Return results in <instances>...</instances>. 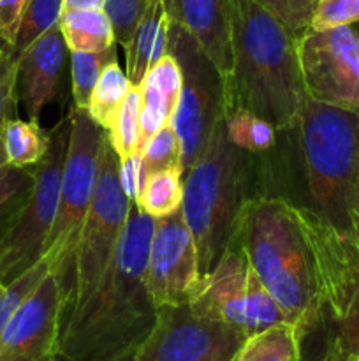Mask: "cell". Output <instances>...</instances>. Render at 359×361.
I'll list each match as a JSON object with an SVG mask.
<instances>
[{"mask_svg":"<svg viewBox=\"0 0 359 361\" xmlns=\"http://www.w3.org/2000/svg\"><path fill=\"white\" fill-rule=\"evenodd\" d=\"M338 235L315 210L282 197H252L239 208L232 240L245 250L287 323L305 338L322 321Z\"/></svg>","mask_w":359,"mask_h":361,"instance_id":"cell-1","label":"cell"},{"mask_svg":"<svg viewBox=\"0 0 359 361\" xmlns=\"http://www.w3.org/2000/svg\"><path fill=\"white\" fill-rule=\"evenodd\" d=\"M157 219L130 207L104 277L81 305L60 319L55 361H111L136 351L157 323L146 263Z\"/></svg>","mask_w":359,"mask_h":361,"instance_id":"cell-2","label":"cell"},{"mask_svg":"<svg viewBox=\"0 0 359 361\" xmlns=\"http://www.w3.org/2000/svg\"><path fill=\"white\" fill-rule=\"evenodd\" d=\"M306 95L296 35L259 0H232V71L224 113L246 109L277 130L298 126Z\"/></svg>","mask_w":359,"mask_h":361,"instance_id":"cell-3","label":"cell"},{"mask_svg":"<svg viewBox=\"0 0 359 361\" xmlns=\"http://www.w3.org/2000/svg\"><path fill=\"white\" fill-rule=\"evenodd\" d=\"M298 127L312 210L334 231L352 236L359 208V111L308 97Z\"/></svg>","mask_w":359,"mask_h":361,"instance_id":"cell-4","label":"cell"},{"mask_svg":"<svg viewBox=\"0 0 359 361\" xmlns=\"http://www.w3.org/2000/svg\"><path fill=\"white\" fill-rule=\"evenodd\" d=\"M243 150L229 141L225 116L185 173L182 212L194 236L201 277H206L231 245L243 200Z\"/></svg>","mask_w":359,"mask_h":361,"instance_id":"cell-5","label":"cell"},{"mask_svg":"<svg viewBox=\"0 0 359 361\" xmlns=\"http://www.w3.org/2000/svg\"><path fill=\"white\" fill-rule=\"evenodd\" d=\"M118 166L120 159L106 133L101 147L94 197L81 228L69 275L60 286V319L92 295L104 277L120 245L132 201L120 185Z\"/></svg>","mask_w":359,"mask_h":361,"instance_id":"cell-6","label":"cell"},{"mask_svg":"<svg viewBox=\"0 0 359 361\" xmlns=\"http://www.w3.org/2000/svg\"><path fill=\"white\" fill-rule=\"evenodd\" d=\"M69 120L70 136L62 173L58 212L44 249V257L49 261L51 274L58 277L60 286L69 275L81 228L94 197L101 147L106 134V130L90 118L87 109L73 106V109H69Z\"/></svg>","mask_w":359,"mask_h":361,"instance_id":"cell-7","label":"cell"},{"mask_svg":"<svg viewBox=\"0 0 359 361\" xmlns=\"http://www.w3.org/2000/svg\"><path fill=\"white\" fill-rule=\"evenodd\" d=\"M69 115L49 130L44 159L34 166V187L9 235L0 243V284L9 286L44 256L46 242L56 219L62 173L69 148Z\"/></svg>","mask_w":359,"mask_h":361,"instance_id":"cell-8","label":"cell"},{"mask_svg":"<svg viewBox=\"0 0 359 361\" xmlns=\"http://www.w3.org/2000/svg\"><path fill=\"white\" fill-rule=\"evenodd\" d=\"M189 305L197 316L229 324L246 337L287 323L285 314L259 281L236 240L225 249L213 270L203 277L199 293Z\"/></svg>","mask_w":359,"mask_h":361,"instance_id":"cell-9","label":"cell"},{"mask_svg":"<svg viewBox=\"0 0 359 361\" xmlns=\"http://www.w3.org/2000/svg\"><path fill=\"white\" fill-rule=\"evenodd\" d=\"M168 53L182 69V92L171 118L182 150L183 173L201 157L213 127L224 116V80L199 42L180 25L169 21Z\"/></svg>","mask_w":359,"mask_h":361,"instance_id":"cell-10","label":"cell"},{"mask_svg":"<svg viewBox=\"0 0 359 361\" xmlns=\"http://www.w3.org/2000/svg\"><path fill=\"white\" fill-rule=\"evenodd\" d=\"M306 95L322 104L359 111V34L352 25L306 27L296 35Z\"/></svg>","mask_w":359,"mask_h":361,"instance_id":"cell-11","label":"cell"},{"mask_svg":"<svg viewBox=\"0 0 359 361\" xmlns=\"http://www.w3.org/2000/svg\"><path fill=\"white\" fill-rule=\"evenodd\" d=\"M246 338L229 324L197 316L189 303L162 307L136 361H234Z\"/></svg>","mask_w":359,"mask_h":361,"instance_id":"cell-12","label":"cell"},{"mask_svg":"<svg viewBox=\"0 0 359 361\" xmlns=\"http://www.w3.org/2000/svg\"><path fill=\"white\" fill-rule=\"evenodd\" d=\"M203 277L194 236L182 207L155 221L146 263V286L155 307L190 303L199 293Z\"/></svg>","mask_w":359,"mask_h":361,"instance_id":"cell-13","label":"cell"},{"mask_svg":"<svg viewBox=\"0 0 359 361\" xmlns=\"http://www.w3.org/2000/svg\"><path fill=\"white\" fill-rule=\"evenodd\" d=\"M60 296L58 277L49 271L0 335V361H55Z\"/></svg>","mask_w":359,"mask_h":361,"instance_id":"cell-14","label":"cell"},{"mask_svg":"<svg viewBox=\"0 0 359 361\" xmlns=\"http://www.w3.org/2000/svg\"><path fill=\"white\" fill-rule=\"evenodd\" d=\"M319 328H326L317 361H359V250L348 238L338 250Z\"/></svg>","mask_w":359,"mask_h":361,"instance_id":"cell-15","label":"cell"},{"mask_svg":"<svg viewBox=\"0 0 359 361\" xmlns=\"http://www.w3.org/2000/svg\"><path fill=\"white\" fill-rule=\"evenodd\" d=\"M67 49L58 23L18 56V99L32 122L58 97Z\"/></svg>","mask_w":359,"mask_h":361,"instance_id":"cell-16","label":"cell"},{"mask_svg":"<svg viewBox=\"0 0 359 361\" xmlns=\"http://www.w3.org/2000/svg\"><path fill=\"white\" fill-rule=\"evenodd\" d=\"M171 23L185 28L222 80L232 71V0H162Z\"/></svg>","mask_w":359,"mask_h":361,"instance_id":"cell-17","label":"cell"},{"mask_svg":"<svg viewBox=\"0 0 359 361\" xmlns=\"http://www.w3.org/2000/svg\"><path fill=\"white\" fill-rule=\"evenodd\" d=\"M182 69L172 55H165L150 67L139 85L143 97L141 111V130H143V148L146 141L171 122L176 111L182 92Z\"/></svg>","mask_w":359,"mask_h":361,"instance_id":"cell-18","label":"cell"},{"mask_svg":"<svg viewBox=\"0 0 359 361\" xmlns=\"http://www.w3.org/2000/svg\"><path fill=\"white\" fill-rule=\"evenodd\" d=\"M169 18L162 0H151L125 46V74L132 87H139L148 69L168 55Z\"/></svg>","mask_w":359,"mask_h":361,"instance_id":"cell-19","label":"cell"},{"mask_svg":"<svg viewBox=\"0 0 359 361\" xmlns=\"http://www.w3.org/2000/svg\"><path fill=\"white\" fill-rule=\"evenodd\" d=\"M60 30L69 51L97 53L116 44L111 21L104 9L62 13Z\"/></svg>","mask_w":359,"mask_h":361,"instance_id":"cell-20","label":"cell"},{"mask_svg":"<svg viewBox=\"0 0 359 361\" xmlns=\"http://www.w3.org/2000/svg\"><path fill=\"white\" fill-rule=\"evenodd\" d=\"M305 337L282 323L246 338L234 361H303Z\"/></svg>","mask_w":359,"mask_h":361,"instance_id":"cell-21","label":"cell"},{"mask_svg":"<svg viewBox=\"0 0 359 361\" xmlns=\"http://www.w3.org/2000/svg\"><path fill=\"white\" fill-rule=\"evenodd\" d=\"M183 178L182 168L162 169L151 173L144 180L141 194L134 201L137 208L155 219L165 217L182 207L183 201Z\"/></svg>","mask_w":359,"mask_h":361,"instance_id":"cell-22","label":"cell"},{"mask_svg":"<svg viewBox=\"0 0 359 361\" xmlns=\"http://www.w3.org/2000/svg\"><path fill=\"white\" fill-rule=\"evenodd\" d=\"M4 143L11 166L34 168L48 152L49 130L32 120L14 118L4 123Z\"/></svg>","mask_w":359,"mask_h":361,"instance_id":"cell-23","label":"cell"},{"mask_svg":"<svg viewBox=\"0 0 359 361\" xmlns=\"http://www.w3.org/2000/svg\"><path fill=\"white\" fill-rule=\"evenodd\" d=\"M130 88H132V83L122 71V67L116 63V60L106 66L94 92H92L90 102H88L87 111L90 118L102 129L108 130L115 122Z\"/></svg>","mask_w":359,"mask_h":361,"instance_id":"cell-24","label":"cell"},{"mask_svg":"<svg viewBox=\"0 0 359 361\" xmlns=\"http://www.w3.org/2000/svg\"><path fill=\"white\" fill-rule=\"evenodd\" d=\"M141 111H143V97L139 87H132L116 115L115 122L109 127V143L116 152L118 159L143 154V130H141Z\"/></svg>","mask_w":359,"mask_h":361,"instance_id":"cell-25","label":"cell"},{"mask_svg":"<svg viewBox=\"0 0 359 361\" xmlns=\"http://www.w3.org/2000/svg\"><path fill=\"white\" fill-rule=\"evenodd\" d=\"M34 187V168H0V243L9 235Z\"/></svg>","mask_w":359,"mask_h":361,"instance_id":"cell-26","label":"cell"},{"mask_svg":"<svg viewBox=\"0 0 359 361\" xmlns=\"http://www.w3.org/2000/svg\"><path fill=\"white\" fill-rule=\"evenodd\" d=\"M227 137L243 152H266L277 141V129L260 116L246 109H232L224 113Z\"/></svg>","mask_w":359,"mask_h":361,"instance_id":"cell-27","label":"cell"},{"mask_svg":"<svg viewBox=\"0 0 359 361\" xmlns=\"http://www.w3.org/2000/svg\"><path fill=\"white\" fill-rule=\"evenodd\" d=\"M116 60V46L97 53L70 51V81L73 101L80 109H87L90 95L106 66Z\"/></svg>","mask_w":359,"mask_h":361,"instance_id":"cell-28","label":"cell"},{"mask_svg":"<svg viewBox=\"0 0 359 361\" xmlns=\"http://www.w3.org/2000/svg\"><path fill=\"white\" fill-rule=\"evenodd\" d=\"M62 0H28L14 37V55L20 56L41 35L60 23Z\"/></svg>","mask_w":359,"mask_h":361,"instance_id":"cell-29","label":"cell"},{"mask_svg":"<svg viewBox=\"0 0 359 361\" xmlns=\"http://www.w3.org/2000/svg\"><path fill=\"white\" fill-rule=\"evenodd\" d=\"M49 271H51L49 261L42 256L34 267L28 268L16 281L6 286V291L0 296V335L6 330L9 321L13 319L16 310L20 309L21 303L39 288V284L49 275Z\"/></svg>","mask_w":359,"mask_h":361,"instance_id":"cell-30","label":"cell"},{"mask_svg":"<svg viewBox=\"0 0 359 361\" xmlns=\"http://www.w3.org/2000/svg\"><path fill=\"white\" fill-rule=\"evenodd\" d=\"M143 164L146 175L162 169L182 168V150L180 141L171 123L158 129L143 148ZM183 169V168H182Z\"/></svg>","mask_w":359,"mask_h":361,"instance_id":"cell-31","label":"cell"},{"mask_svg":"<svg viewBox=\"0 0 359 361\" xmlns=\"http://www.w3.org/2000/svg\"><path fill=\"white\" fill-rule=\"evenodd\" d=\"M18 56L13 44L0 37V123L18 118Z\"/></svg>","mask_w":359,"mask_h":361,"instance_id":"cell-32","label":"cell"},{"mask_svg":"<svg viewBox=\"0 0 359 361\" xmlns=\"http://www.w3.org/2000/svg\"><path fill=\"white\" fill-rule=\"evenodd\" d=\"M151 0H106L104 13L111 21L116 44L125 48Z\"/></svg>","mask_w":359,"mask_h":361,"instance_id":"cell-33","label":"cell"},{"mask_svg":"<svg viewBox=\"0 0 359 361\" xmlns=\"http://www.w3.org/2000/svg\"><path fill=\"white\" fill-rule=\"evenodd\" d=\"M359 21V0H317L312 7L310 28L327 30Z\"/></svg>","mask_w":359,"mask_h":361,"instance_id":"cell-34","label":"cell"},{"mask_svg":"<svg viewBox=\"0 0 359 361\" xmlns=\"http://www.w3.org/2000/svg\"><path fill=\"white\" fill-rule=\"evenodd\" d=\"M259 2L273 11L294 35L301 34L310 25L313 7L310 0H259Z\"/></svg>","mask_w":359,"mask_h":361,"instance_id":"cell-35","label":"cell"},{"mask_svg":"<svg viewBox=\"0 0 359 361\" xmlns=\"http://www.w3.org/2000/svg\"><path fill=\"white\" fill-rule=\"evenodd\" d=\"M146 171L143 164V154L130 155V157L122 159L118 166V178L123 192L127 194L130 201H136L141 194V189L146 180Z\"/></svg>","mask_w":359,"mask_h":361,"instance_id":"cell-36","label":"cell"},{"mask_svg":"<svg viewBox=\"0 0 359 361\" xmlns=\"http://www.w3.org/2000/svg\"><path fill=\"white\" fill-rule=\"evenodd\" d=\"M28 0H0V37L13 44Z\"/></svg>","mask_w":359,"mask_h":361,"instance_id":"cell-37","label":"cell"},{"mask_svg":"<svg viewBox=\"0 0 359 361\" xmlns=\"http://www.w3.org/2000/svg\"><path fill=\"white\" fill-rule=\"evenodd\" d=\"M106 0H62V13L67 11H97L104 9Z\"/></svg>","mask_w":359,"mask_h":361,"instance_id":"cell-38","label":"cell"},{"mask_svg":"<svg viewBox=\"0 0 359 361\" xmlns=\"http://www.w3.org/2000/svg\"><path fill=\"white\" fill-rule=\"evenodd\" d=\"M9 164V159H7V152H6V143H4V126L0 123V168Z\"/></svg>","mask_w":359,"mask_h":361,"instance_id":"cell-39","label":"cell"},{"mask_svg":"<svg viewBox=\"0 0 359 361\" xmlns=\"http://www.w3.org/2000/svg\"><path fill=\"white\" fill-rule=\"evenodd\" d=\"M352 240H354L355 247L359 250V208L355 210L354 219H352Z\"/></svg>","mask_w":359,"mask_h":361,"instance_id":"cell-40","label":"cell"},{"mask_svg":"<svg viewBox=\"0 0 359 361\" xmlns=\"http://www.w3.org/2000/svg\"><path fill=\"white\" fill-rule=\"evenodd\" d=\"M111 361H136V351H130V353H127V355L120 356V358L111 360Z\"/></svg>","mask_w":359,"mask_h":361,"instance_id":"cell-41","label":"cell"},{"mask_svg":"<svg viewBox=\"0 0 359 361\" xmlns=\"http://www.w3.org/2000/svg\"><path fill=\"white\" fill-rule=\"evenodd\" d=\"M4 291H6V286L0 284V296H2V293H4Z\"/></svg>","mask_w":359,"mask_h":361,"instance_id":"cell-42","label":"cell"},{"mask_svg":"<svg viewBox=\"0 0 359 361\" xmlns=\"http://www.w3.org/2000/svg\"><path fill=\"white\" fill-rule=\"evenodd\" d=\"M352 27H354L355 32H358V34H359V21H358V23H355V25H352Z\"/></svg>","mask_w":359,"mask_h":361,"instance_id":"cell-43","label":"cell"},{"mask_svg":"<svg viewBox=\"0 0 359 361\" xmlns=\"http://www.w3.org/2000/svg\"><path fill=\"white\" fill-rule=\"evenodd\" d=\"M310 2H312V6H313V4H315V2H317V0H310Z\"/></svg>","mask_w":359,"mask_h":361,"instance_id":"cell-44","label":"cell"},{"mask_svg":"<svg viewBox=\"0 0 359 361\" xmlns=\"http://www.w3.org/2000/svg\"><path fill=\"white\" fill-rule=\"evenodd\" d=\"M234 360H236V358H234Z\"/></svg>","mask_w":359,"mask_h":361,"instance_id":"cell-45","label":"cell"}]
</instances>
